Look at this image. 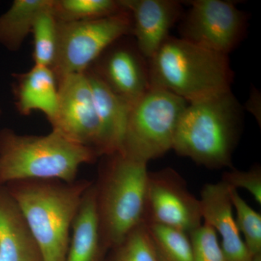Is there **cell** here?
Wrapping results in <instances>:
<instances>
[{
	"label": "cell",
	"instance_id": "obj_1",
	"mask_svg": "<svg viewBox=\"0 0 261 261\" xmlns=\"http://www.w3.org/2000/svg\"><path fill=\"white\" fill-rule=\"evenodd\" d=\"M92 181L25 179L4 185L37 240L44 261H65L82 196Z\"/></svg>",
	"mask_w": 261,
	"mask_h": 261
},
{
	"label": "cell",
	"instance_id": "obj_2",
	"mask_svg": "<svg viewBox=\"0 0 261 261\" xmlns=\"http://www.w3.org/2000/svg\"><path fill=\"white\" fill-rule=\"evenodd\" d=\"M150 87L167 90L188 103L231 92L228 56L169 36L148 60Z\"/></svg>",
	"mask_w": 261,
	"mask_h": 261
},
{
	"label": "cell",
	"instance_id": "obj_3",
	"mask_svg": "<svg viewBox=\"0 0 261 261\" xmlns=\"http://www.w3.org/2000/svg\"><path fill=\"white\" fill-rule=\"evenodd\" d=\"M102 158L94 185L101 243L106 252L143 224L149 171L147 163L121 152Z\"/></svg>",
	"mask_w": 261,
	"mask_h": 261
},
{
	"label": "cell",
	"instance_id": "obj_4",
	"mask_svg": "<svg viewBox=\"0 0 261 261\" xmlns=\"http://www.w3.org/2000/svg\"><path fill=\"white\" fill-rule=\"evenodd\" d=\"M93 149L68 140L56 130L46 135H19L0 130V186L25 179L77 180L82 165L95 163Z\"/></svg>",
	"mask_w": 261,
	"mask_h": 261
},
{
	"label": "cell",
	"instance_id": "obj_5",
	"mask_svg": "<svg viewBox=\"0 0 261 261\" xmlns=\"http://www.w3.org/2000/svg\"><path fill=\"white\" fill-rule=\"evenodd\" d=\"M242 114L231 92L189 103L178 121L172 149L205 168H232Z\"/></svg>",
	"mask_w": 261,
	"mask_h": 261
},
{
	"label": "cell",
	"instance_id": "obj_6",
	"mask_svg": "<svg viewBox=\"0 0 261 261\" xmlns=\"http://www.w3.org/2000/svg\"><path fill=\"white\" fill-rule=\"evenodd\" d=\"M188 104L167 90L150 87L130 108L119 152L148 163L172 149L178 121Z\"/></svg>",
	"mask_w": 261,
	"mask_h": 261
},
{
	"label": "cell",
	"instance_id": "obj_7",
	"mask_svg": "<svg viewBox=\"0 0 261 261\" xmlns=\"http://www.w3.org/2000/svg\"><path fill=\"white\" fill-rule=\"evenodd\" d=\"M132 34V16L126 8L106 18L58 22L56 56L51 67L57 81L87 71L111 44Z\"/></svg>",
	"mask_w": 261,
	"mask_h": 261
},
{
	"label": "cell",
	"instance_id": "obj_8",
	"mask_svg": "<svg viewBox=\"0 0 261 261\" xmlns=\"http://www.w3.org/2000/svg\"><path fill=\"white\" fill-rule=\"evenodd\" d=\"M180 25L181 39L209 50L228 56L247 31V15L234 3L194 0Z\"/></svg>",
	"mask_w": 261,
	"mask_h": 261
},
{
	"label": "cell",
	"instance_id": "obj_9",
	"mask_svg": "<svg viewBox=\"0 0 261 261\" xmlns=\"http://www.w3.org/2000/svg\"><path fill=\"white\" fill-rule=\"evenodd\" d=\"M145 224H159L190 235L203 224L200 199L171 168L149 171Z\"/></svg>",
	"mask_w": 261,
	"mask_h": 261
},
{
	"label": "cell",
	"instance_id": "obj_10",
	"mask_svg": "<svg viewBox=\"0 0 261 261\" xmlns=\"http://www.w3.org/2000/svg\"><path fill=\"white\" fill-rule=\"evenodd\" d=\"M58 106L49 122L53 129L68 140L95 151L102 158L100 126L87 73L58 80Z\"/></svg>",
	"mask_w": 261,
	"mask_h": 261
},
{
	"label": "cell",
	"instance_id": "obj_11",
	"mask_svg": "<svg viewBox=\"0 0 261 261\" xmlns=\"http://www.w3.org/2000/svg\"><path fill=\"white\" fill-rule=\"evenodd\" d=\"M127 37L111 44L89 69L132 108L150 88V80L148 60Z\"/></svg>",
	"mask_w": 261,
	"mask_h": 261
},
{
	"label": "cell",
	"instance_id": "obj_12",
	"mask_svg": "<svg viewBox=\"0 0 261 261\" xmlns=\"http://www.w3.org/2000/svg\"><path fill=\"white\" fill-rule=\"evenodd\" d=\"M132 19L136 45L149 60L169 37L182 15L181 4L175 0H121Z\"/></svg>",
	"mask_w": 261,
	"mask_h": 261
},
{
	"label": "cell",
	"instance_id": "obj_13",
	"mask_svg": "<svg viewBox=\"0 0 261 261\" xmlns=\"http://www.w3.org/2000/svg\"><path fill=\"white\" fill-rule=\"evenodd\" d=\"M230 188L222 181L204 185L200 199L202 220L221 237L220 245L226 261H251L233 214Z\"/></svg>",
	"mask_w": 261,
	"mask_h": 261
},
{
	"label": "cell",
	"instance_id": "obj_14",
	"mask_svg": "<svg viewBox=\"0 0 261 261\" xmlns=\"http://www.w3.org/2000/svg\"><path fill=\"white\" fill-rule=\"evenodd\" d=\"M0 261H44L27 220L5 186H0Z\"/></svg>",
	"mask_w": 261,
	"mask_h": 261
},
{
	"label": "cell",
	"instance_id": "obj_15",
	"mask_svg": "<svg viewBox=\"0 0 261 261\" xmlns=\"http://www.w3.org/2000/svg\"><path fill=\"white\" fill-rule=\"evenodd\" d=\"M13 92L17 111L22 116L41 111L50 122L58 106V81L49 67L34 65L22 73H14Z\"/></svg>",
	"mask_w": 261,
	"mask_h": 261
},
{
	"label": "cell",
	"instance_id": "obj_16",
	"mask_svg": "<svg viewBox=\"0 0 261 261\" xmlns=\"http://www.w3.org/2000/svg\"><path fill=\"white\" fill-rule=\"evenodd\" d=\"M86 73L92 87L100 126L102 155L120 152L130 108L117 97L92 70H87Z\"/></svg>",
	"mask_w": 261,
	"mask_h": 261
},
{
	"label": "cell",
	"instance_id": "obj_17",
	"mask_svg": "<svg viewBox=\"0 0 261 261\" xmlns=\"http://www.w3.org/2000/svg\"><path fill=\"white\" fill-rule=\"evenodd\" d=\"M70 233L65 261L99 260L104 251L99 233L94 181L82 196Z\"/></svg>",
	"mask_w": 261,
	"mask_h": 261
},
{
	"label": "cell",
	"instance_id": "obj_18",
	"mask_svg": "<svg viewBox=\"0 0 261 261\" xmlns=\"http://www.w3.org/2000/svg\"><path fill=\"white\" fill-rule=\"evenodd\" d=\"M50 0H15L0 15V44L11 51H18L32 34L39 12Z\"/></svg>",
	"mask_w": 261,
	"mask_h": 261
},
{
	"label": "cell",
	"instance_id": "obj_19",
	"mask_svg": "<svg viewBox=\"0 0 261 261\" xmlns=\"http://www.w3.org/2000/svg\"><path fill=\"white\" fill-rule=\"evenodd\" d=\"M58 22L83 21L111 16L125 9L121 0H53Z\"/></svg>",
	"mask_w": 261,
	"mask_h": 261
},
{
	"label": "cell",
	"instance_id": "obj_20",
	"mask_svg": "<svg viewBox=\"0 0 261 261\" xmlns=\"http://www.w3.org/2000/svg\"><path fill=\"white\" fill-rule=\"evenodd\" d=\"M53 0L43 8L34 21L32 34L34 39V65L51 68L56 56L58 20L53 9Z\"/></svg>",
	"mask_w": 261,
	"mask_h": 261
},
{
	"label": "cell",
	"instance_id": "obj_21",
	"mask_svg": "<svg viewBox=\"0 0 261 261\" xmlns=\"http://www.w3.org/2000/svg\"><path fill=\"white\" fill-rule=\"evenodd\" d=\"M145 224L160 261H194L188 234L159 224Z\"/></svg>",
	"mask_w": 261,
	"mask_h": 261
},
{
	"label": "cell",
	"instance_id": "obj_22",
	"mask_svg": "<svg viewBox=\"0 0 261 261\" xmlns=\"http://www.w3.org/2000/svg\"><path fill=\"white\" fill-rule=\"evenodd\" d=\"M109 250L111 254L107 261H160L145 223Z\"/></svg>",
	"mask_w": 261,
	"mask_h": 261
},
{
	"label": "cell",
	"instance_id": "obj_23",
	"mask_svg": "<svg viewBox=\"0 0 261 261\" xmlns=\"http://www.w3.org/2000/svg\"><path fill=\"white\" fill-rule=\"evenodd\" d=\"M230 196L236 211L237 226L240 234L243 235L247 250L252 257L260 254L261 214L247 203L236 189L230 188Z\"/></svg>",
	"mask_w": 261,
	"mask_h": 261
},
{
	"label": "cell",
	"instance_id": "obj_24",
	"mask_svg": "<svg viewBox=\"0 0 261 261\" xmlns=\"http://www.w3.org/2000/svg\"><path fill=\"white\" fill-rule=\"evenodd\" d=\"M194 261H226L217 233L203 223L190 233Z\"/></svg>",
	"mask_w": 261,
	"mask_h": 261
},
{
	"label": "cell",
	"instance_id": "obj_25",
	"mask_svg": "<svg viewBox=\"0 0 261 261\" xmlns=\"http://www.w3.org/2000/svg\"><path fill=\"white\" fill-rule=\"evenodd\" d=\"M221 181L236 190L242 188L247 190L257 203L261 205V167L259 165L247 171L230 168L224 173Z\"/></svg>",
	"mask_w": 261,
	"mask_h": 261
},
{
	"label": "cell",
	"instance_id": "obj_26",
	"mask_svg": "<svg viewBox=\"0 0 261 261\" xmlns=\"http://www.w3.org/2000/svg\"><path fill=\"white\" fill-rule=\"evenodd\" d=\"M251 261H261V253L252 257Z\"/></svg>",
	"mask_w": 261,
	"mask_h": 261
},
{
	"label": "cell",
	"instance_id": "obj_27",
	"mask_svg": "<svg viewBox=\"0 0 261 261\" xmlns=\"http://www.w3.org/2000/svg\"><path fill=\"white\" fill-rule=\"evenodd\" d=\"M1 114H2V111H1V109H0V116H1Z\"/></svg>",
	"mask_w": 261,
	"mask_h": 261
}]
</instances>
